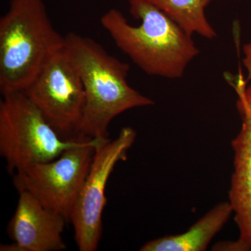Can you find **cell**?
I'll return each mask as SVG.
<instances>
[{"label": "cell", "instance_id": "obj_1", "mask_svg": "<svg viewBox=\"0 0 251 251\" xmlns=\"http://www.w3.org/2000/svg\"><path fill=\"white\" fill-rule=\"evenodd\" d=\"M128 3L130 14L141 21L138 27L130 25L115 9L100 18V24L118 49L148 75L182 77L188 64L200 53L192 36L146 0Z\"/></svg>", "mask_w": 251, "mask_h": 251}, {"label": "cell", "instance_id": "obj_2", "mask_svg": "<svg viewBox=\"0 0 251 251\" xmlns=\"http://www.w3.org/2000/svg\"><path fill=\"white\" fill-rule=\"evenodd\" d=\"M65 49L83 83L86 105L78 139H108L115 117L135 108L154 105L128 83L130 67L91 38L70 32Z\"/></svg>", "mask_w": 251, "mask_h": 251}, {"label": "cell", "instance_id": "obj_3", "mask_svg": "<svg viewBox=\"0 0 251 251\" xmlns=\"http://www.w3.org/2000/svg\"><path fill=\"white\" fill-rule=\"evenodd\" d=\"M65 47L44 0H10L0 18V91L25 92L50 59Z\"/></svg>", "mask_w": 251, "mask_h": 251}, {"label": "cell", "instance_id": "obj_4", "mask_svg": "<svg viewBox=\"0 0 251 251\" xmlns=\"http://www.w3.org/2000/svg\"><path fill=\"white\" fill-rule=\"evenodd\" d=\"M88 140H63L24 92L3 95L0 101V155L11 174L52 161Z\"/></svg>", "mask_w": 251, "mask_h": 251}, {"label": "cell", "instance_id": "obj_5", "mask_svg": "<svg viewBox=\"0 0 251 251\" xmlns=\"http://www.w3.org/2000/svg\"><path fill=\"white\" fill-rule=\"evenodd\" d=\"M106 140H88L52 161L36 163L17 172L13 179L15 188L18 192L30 193L43 205L71 222L96 148Z\"/></svg>", "mask_w": 251, "mask_h": 251}, {"label": "cell", "instance_id": "obj_6", "mask_svg": "<svg viewBox=\"0 0 251 251\" xmlns=\"http://www.w3.org/2000/svg\"><path fill=\"white\" fill-rule=\"evenodd\" d=\"M24 92L63 140H78L86 94L65 47L54 54Z\"/></svg>", "mask_w": 251, "mask_h": 251}, {"label": "cell", "instance_id": "obj_7", "mask_svg": "<svg viewBox=\"0 0 251 251\" xmlns=\"http://www.w3.org/2000/svg\"><path fill=\"white\" fill-rule=\"evenodd\" d=\"M136 138L130 127L122 128L115 140L108 139L96 148L88 175L73 211L71 223L80 251H97L103 232L102 215L107 199L105 191L117 163L126 161Z\"/></svg>", "mask_w": 251, "mask_h": 251}, {"label": "cell", "instance_id": "obj_8", "mask_svg": "<svg viewBox=\"0 0 251 251\" xmlns=\"http://www.w3.org/2000/svg\"><path fill=\"white\" fill-rule=\"evenodd\" d=\"M19 193L18 205L8 226L12 244L0 246L1 251H60L67 245L62 233L67 221L48 209L27 191Z\"/></svg>", "mask_w": 251, "mask_h": 251}, {"label": "cell", "instance_id": "obj_9", "mask_svg": "<svg viewBox=\"0 0 251 251\" xmlns=\"http://www.w3.org/2000/svg\"><path fill=\"white\" fill-rule=\"evenodd\" d=\"M242 128L232 141L234 170L229 191V202L239 229V239L251 249V115L237 105Z\"/></svg>", "mask_w": 251, "mask_h": 251}, {"label": "cell", "instance_id": "obj_10", "mask_svg": "<svg viewBox=\"0 0 251 251\" xmlns=\"http://www.w3.org/2000/svg\"><path fill=\"white\" fill-rule=\"evenodd\" d=\"M232 211L229 202L216 204L184 233L150 241L141 251H204L226 223Z\"/></svg>", "mask_w": 251, "mask_h": 251}, {"label": "cell", "instance_id": "obj_11", "mask_svg": "<svg viewBox=\"0 0 251 251\" xmlns=\"http://www.w3.org/2000/svg\"><path fill=\"white\" fill-rule=\"evenodd\" d=\"M156 6L189 35L197 34L207 39L217 33L206 17L205 9L211 0H146Z\"/></svg>", "mask_w": 251, "mask_h": 251}, {"label": "cell", "instance_id": "obj_12", "mask_svg": "<svg viewBox=\"0 0 251 251\" xmlns=\"http://www.w3.org/2000/svg\"><path fill=\"white\" fill-rule=\"evenodd\" d=\"M246 84L247 82L243 80L242 77H240L233 85L239 97L237 105L245 108L251 115V85L247 88Z\"/></svg>", "mask_w": 251, "mask_h": 251}, {"label": "cell", "instance_id": "obj_13", "mask_svg": "<svg viewBox=\"0 0 251 251\" xmlns=\"http://www.w3.org/2000/svg\"><path fill=\"white\" fill-rule=\"evenodd\" d=\"M212 251H251V249L245 243L239 239L235 242L227 241V242L217 243L213 247Z\"/></svg>", "mask_w": 251, "mask_h": 251}]
</instances>
